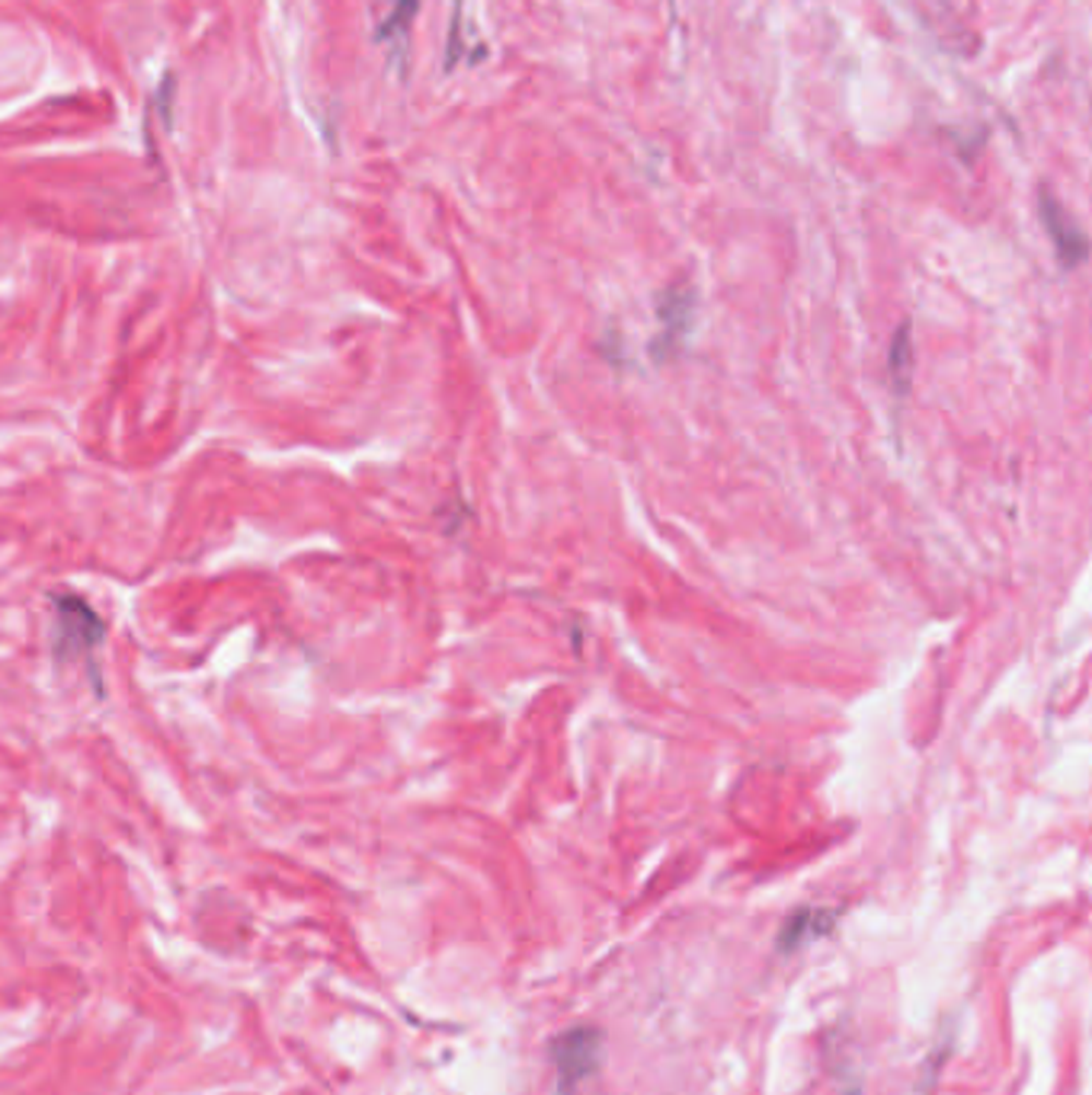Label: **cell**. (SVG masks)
<instances>
[{"instance_id": "277c9868", "label": "cell", "mask_w": 1092, "mask_h": 1095, "mask_svg": "<svg viewBox=\"0 0 1092 1095\" xmlns=\"http://www.w3.org/2000/svg\"><path fill=\"white\" fill-rule=\"evenodd\" d=\"M657 318L664 323V333L654 340V356L667 360V356H673L683 346L685 337H689V327H692V318H695V292L685 282H677L667 292H660V298H657Z\"/></svg>"}, {"instance_id": "ba28073f", "label": "cell", "mask_w": 1092, "mask_h": 1095, "mask_svg": "<svg viewBox=\"0 0 1092 1095\" xmlns=\"http://www.w3.org/2000/svg\"><path fill=\"white\" fill-rule=\"evenodd\" d=\"M461 55V0H456V16H453V30H449V48H446V71H453Z\"/></svg>"}, {"instance_id": "5b68a950", "label": "cell", "mask_w": 1092, "mask_h": 1095, "mask_svg": "<svg viewBox=\"0 0 1092 1095\" xmlns=\"http://www.w3.org/2000/svg\"><path fill=\"white\" fill-rule=\"evenodd\" d=\"M839 912L836 910H820V907H808V910L791 912L785 919V926L778 929V952H798L811 942H818L823 935H830V929L836 926Z\"/></svg>"}, {"instance_id": "3957f363", "label": "cell", "mask_w": 1092, "mask_h": 1095, "mask_svg": "<svg viewBox=\"0 0 1092 1095\" xmlns=\"http://www.w3.org/2000/svg\"><path fill=\"white\" fill-rule=\"evenodd\" d=\"M1038 215H1042V225H1045L1047 237L1057 250V260L1064 270H1077L1087 263L1090 257V237L1083 234V228L1073 222V215L1050 196V189H1038Z\"/></svg>"}, {"instance_id": "7a4b0ae2", "label": "cell", "mask_w": 1092, "mask_h": 1095, "mask_svg": "<svg viewBox=\"0 0 1092 1095\" xmlns=\"http://www.w3.org/2000/svg\"><path fill=\"white\" fill-rule=\"evenodd\" d=\"M58 615V640L55 654L64 660L68 654H87L103 640V622L93 615V609L78 596H55L51 599Z\"/></svg>"}, {"instance_id": "52a82bcc", "label": "cell", "mask_w": 1092, "mask_h": 1095, "mask_svg": "<svg viewBox=\"0 0 1092 1095\" xmlns=\"http://www.w3.org/2000/svg\"><path fill=\"white\" fill-rule=\"evenodd\" d=\"M888 365H891V375L897 381V391H907V378H911L913 368V346H911V327L904 323L891 343V356H888Z\"/></svg>"}, {"instance_id": "6da1fadb", "label": "cell", "mask_w": 1092, "mask_h": 1095, "mask_svg": "<svg viewBox=\"0 0 1092 1095\" xmlns=\"http://www.w3.org/2000/svg\"><path fill=\"white\" fill-rule=\"evenodd\" d=\"M548 1057L557 1076V1090L571 1093L580 1083H587L602 1063V1032L590 1025H574L551 1038Z\"/></svg>"}, {"instance_id": "8992f818", "label": "cell", "mask_w": 1092, "mask_h": 1095, "mask_svg": "<svg viewBox=\"0 0 1092 1095\" xmlns=\"http://www.w3.org/2000/svg\"><path fill=\"white\" fill-rule=\"evenodd\" d=\"M416 10H420V0H391L385 20L375 30V39L381 46L391 48V51H404L410 36V23H413Z\"/></svg>"}]
</instances>
